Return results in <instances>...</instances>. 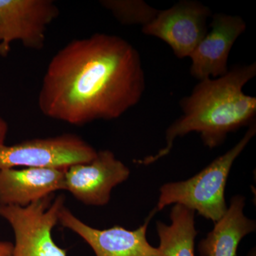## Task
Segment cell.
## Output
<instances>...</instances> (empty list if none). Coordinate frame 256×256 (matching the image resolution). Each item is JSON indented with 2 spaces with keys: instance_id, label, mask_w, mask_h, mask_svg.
Returning <instances> with one entry per match:
<instances>
[{
  "instance_id": "obj_1",
  "label": "cell",
  "mask_w": 256,
  "mask_h": 256,
  "mask_svg": "<svg viewBox=\"0 0 256 256\" xmlns=\"http://www.w3.org/2000/svg\"><path fill=\"white\" fill-rule=\"evenodd\" d=\"M140 55L122 37L96 33L74 40L50 60L38 106L50 118L82 126L118 118L142 98Z\"/></svg>"
},
{
  "instance_id": "obj_2",
  "label": "cell",
  "mask_w": 256,
  "mask_h": 256,
  "mask_svg": "<svg viewBox=\"0 0 256 256\" xmlns=\"http://www.w3.org/2000/svg\"><path fill=\"white\" fill-rule=\"evenodd\" d=\"M256 76L254 63L235 66L218 78L200 80L191 95L180 100L183 114L166 130L164 148L144 158L141 164H150L168 156L176 138L188 133H200L204 144L213 149L228 133L256 122V98L242 92Z\"/></svg>"
},
{
  "instance_id": "obj_3",
  "label": "cell",
  "mask_w": 256,
  "mask_h": 256,
  "mask_svg": "<svg viewBox=\"0 0 256 256\" xmlns=\"http://www.w3.org/2000/svg\"><path fill=\"white\" fill-rule=\"evenodd\" d=\"M256 133L254 122L236 144L198 174L185 181L162 186L156 212L169 205L180 204L214 223L220 220L227 210L225 188L230 169Z\"/></svg>"
},
{
  "instance_id": "obj_4",
  "label": "cell",
  "mask_w": 256,
  "mask_h": 256,
  "mask_svg": "<svg viewBox=\"0 0 256 256\" xmlns=\"http://www.w3.org/2000/svg\"><path fill=\"white\" fill-rule=\"evenodd\" d=\"M64 206L62 194L50 195L26 206L0 205V216L14 234L12 256H67L66 250L58 247L52 237Z\"/></svg>"
},
{
  "instance_id": "obj_5",
  "label": "cell",
  "mask_w": 256,
  "mask_h": 256,
  "mask_svg": "<svg viewBox=\"0 0 256 256\" xmlns=\"http://www.w3.org/2000/svg\"><path fill=\"white\" fill-rule=\"evenodd\" d=\"M94 146L80 136L65 133L0 146V170L16 166L66 170L96 158Z\"/></svg>"
},
{
  "instance_id": "obj_6",
  "label": "cell",
  "mask_w": 256,
  "mask_h": 256,
  "mask_svg": "<svg viewBox=\"0 0 256 256\" xmlns=\"http://www.w3.org/2000/svg\"><path fill=\"white\" fill-rule=\"evenodd\" d=\"M58 16L52 0H0V55L6 56L15 41L30 50H42L47 26Z\"/></svg>"
},
{
  "instance_id": "obj_7",
  "label": "cell",
  "mask_w": 256,
  "mask_h": 256,
  "mask_svg": "<svg viewBox=\"0 0 256 256\" xmlns=\"http://www.w3.org/2000/svg\"><path fill=\"white\" fill-rule=\"evenodd\" d=\"M212 16L208 6L183 0L169 9L160 10L152 21L142 26V32L164 42L178 58L190 57L206 34L207 20Z\"/></svg>"
},
{
  "instance_id": "obj_8",
  "label": "cell",
  "mask_w": 256,
  "mask_h": 256,
  "mask_svg": "<svg viewBox=\"0 0 256 256\" xmlns=\"http://www.w3.org/2000/svg\"><path fill=\"white\" fill-rule=\"evenodd\" d=\"M130 171L110 150L97 152L89 162L73 165L65 172L64 190L88 206H105L114 188L129 178Z\"/></svg>"
},
{
  "instance_id": "obj_9",
  "label": "cell",
  "mask_w": 256,
  "mask_h": 256,
  "mask_svg": "<svg viewBox=\"0 0 256 256\" xmlns=\"http://www.w3.org/2000/svg\"><path fill=\"white\" fill-rule=\"evenodd\" d=\"M212 18L206 34L190 56V74L198 80L218 78L228 72L230 50L246 30L245 21L237 15L217 13Z\"/></svg>"
},
{
  "instance_id": "obj_10",
  "label": "cell",
  "mask_w": 256,
  "mask_h": 256,
  "mask_svg": "<svg viewBox=\"0 0 256 256\" xmlns=\"http://www.w3.org/2000/svg\"><path fill=\"white\" fill-rule=\"evenodd\" d=\"M152 216L136 230L119 226L100 230L82 222L65 206L60 210L58 223L84 239L96 256H160L158 248L152 246L146 239Z\"/></svg>"
},
{
  "instance_id": "obj_11",
  "label": "cell",
  "mask_w": 256,
  "mask_h": 256,
  "mask_svg": "<svg viewBox=\"0 0 256 256\" xmlns=\"http://www.w3.org/2000/svg\"><path fill=\"white\" fill-rule=\"evenodd\" d=\"M65 172L33 168L0 170V205L26 206L64 190Z\"/></svg>"
},
{
  "instance_id": "obj_12",
  "label": "cell",
  "mask_w": 256,
  "mask_h": 256,
  "mask_svg": "<svg viewBox=\"0 0 256 256\" xmlns=\"http://www.w3.org/2000/svg\"><path fill=\"white\" fill-rule=\"evenodd\" d=\"M245 197L235 196L223 216L198 244L201 256H237L242 238L256 230L255 220L244 214Z\"/></svg>"
},
{
  "instance_id": "obj_13",
  "label": "cell",
  "mask_w": 256,
  "mask_h": 256,
  "mask_svg": "<svg viewBox=\"0 0 256 256\" xmlns=\"http://www.w3.org/2000/svg\"><path fill=\"white\" fill-rule=\"evenodd\" d=\"M195 212L180 204H174L170 213L171 224L156 223L160 238V256H195Z\"/></svg>"
},
{
  "instance_id": "obj_14",
  "label": "cell",
  "mask_w": 256,
  "mask_h": 256,
  "mask_svg": "<svg viewBox=\"0 0 256 256\" xmlns=\"http://www.w3.org/2000/svg\"><path fill=\"white\" fill-rule=\"evenodd\" d=\"M100 3L124 25L144 26L152 21L160 12L141 0H104Z\"/></svg>"
},
{
  "instance_id": "obj_15",
  "label": "cell",
  "mask_w": 256,
  "mask_h": 256,
  "mask_svg": "<svg viewBox=\"0 0 256 256\" xmlns=\"http://www.w3.org/2000/svg\"><path fill=\"white\" fill-rule=\"evenodd\" d=\"M14 244L10 242H0V256H12Z\"/></svg>"
},
{
  "instance_id": "obj_16",
  "label": "cell",
  "mask_w": 256,
  "mask_h": 256,
  "mask_svg": "<svg viewBox=\"0 0 256 256\" xmlns=\"http://www.w3.org/2000/svg\"><path fill=\"white\" fill-rule=\"evenodd\" d=\"M8 130L9 128H8V122L2 118L0 117V146L4 144Z\"/></svg>"
},
{
  "instance_id": "obj_17",
  "label": "cell",
  "mask_w": 256,
  "mask_h": 256,
  "mask_svg": "<svg viewBox=\"0 0 256 256\" xmlns=\"http://www.w3.org/2000/svg\"></svg>"
}]
</instances>
